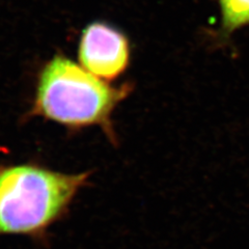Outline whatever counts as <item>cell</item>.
I'll return each mask as SVG.
<instances>
[{"label": "cell", "instance_id": "obj_3", "mask_svg": "<svg viewBox=\"0 0 249 249\" xmlns=\"http://www.w3.org/2000/svg\"><path fill=\"white\" fill-rule=\"evenodd\" d=\"M77 54L78 61L85 70L110 82L127 71L131 45L128 36L118 27L93 21L82 30Z\"/></svg>", "mask_w": 249, "mask_h": 249}, {"label": "cell", "instance_id": "obj_2", "mask_svg": "<svg viewBox=\"0 0 249 249\" xmlns=\"http://www.w3.org/2000/svg\"><path fill=\"white\" fill-rule=\"evenodd\" d=\"M90 173L66 174L36 163L0 164V236L46 242Z\"/></svg>", "mask_w": 249, "mask_h": 249}, {"label": "cell", "instance_id": "obj_1", "mask_svg": "<svg viewBox=\"0 0 249 249\" xmlns=\"http://www.w3.org/2000/svg\"><path fill=\"white\" fill-rule=\"evenodd\" d=\"M132 89L130 83L115 87L57 53L37 73L27 115L40 116L71 131L99 127L115 143L111 116Z\"/></svg>", "mask_w": 249, "mask_h": 249}, {"label": "cell", "instance_id": "obj_4", "mask_svg": "<svg viewBox=\"0 0 249 249\" xmlns=\"http://www.w3.org/2000/svg\"><path fill=\"white\" fill-rule=\"evenodd\" d=\"M219 5L223 36L249 24V0H219Z\"/></svg>", "mask_w": 249, "mask_h": 249}]
</instances>
